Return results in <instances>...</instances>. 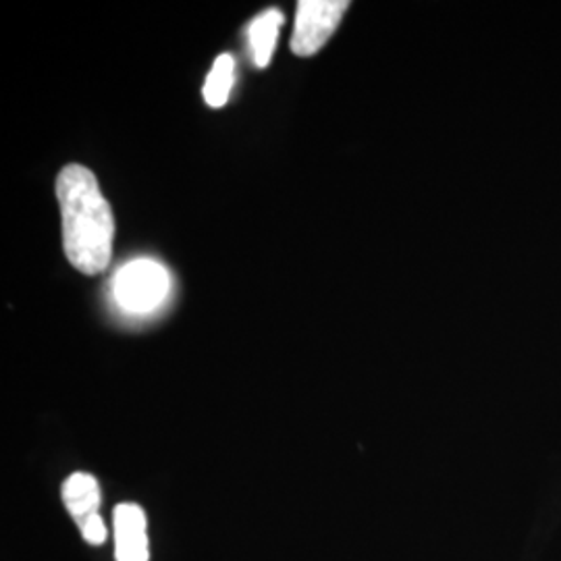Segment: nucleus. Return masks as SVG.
I'll list each match as a JSON object with an SVG mask.
<instances>
[{"label": "nucleus", "instance_id": "39448f33", "mask_svg": "<svg viewBox=\"0 0 561 561\" xmlns=\"http://www.w3.org/2000/svg\"><path fill=\"white\" fill-rule=\"evenodd\" d=\"M60 497L71 514V518L81 524L85 518L99 514L101 510V484L94 474L73 472L60 486Z\"/></svg>", "mask_w": 561, "mask_h": 561}, {"label": "nucleus", "instance_id": "20e7f679", "mask_svg": "<svg viewBox=\"0 0 561 561\" xmlns=\"http://www.w3.org/2000/svg\"><path fill=\"white\" fill-rule=\"evenodd\" d=\"M113 528H115V560H150L148 520L141 505L119 503L113 512Z\"/></svg>", "mask_w": 561, "mask_h": 561}, {"label": "nucleus", "instance_id": "f03ea898", "mask_svg": "<svg viewBox=\"0 0 561 561\" xmlns=\"http://www.w3.org/2000/svg\"><path fill=\"white\" fill-rule=\"evenodd\" d=\"M169 273L159 262L140 259L129 262L115 277V298L129 312H150L169 294Z\"/></svg>", "mask_w": 561, "mask_h": 561}, {"label": "nucleus", "instance_id": "7ed1b4c3", "mask_svg": "<svg viewBox=\"0 0 561 561\" xmlns=\"http://www.w3.org/2000/svg\"><path fill=\"white\" fill-rule=\"evenodd\" d=\"M347 0H301L298 2L296 30L291 36V50L298 57H312L337 30L345 15Z\"/></svg>", "mask_w": 561, "mask_h": 561}, {"label": "nucleus", "instance_id": "6e6552de", "mask_svg": "<svg viewBox=\"0 0 561 561\" xmlns=\"http://www.w3.org/2000/svg\"><path fill=\"white\" fill-rule=\"evenodd\" d=\"M80 530L81 537L90 545H102L108 537V528H106V522H104L101 514H94V516L81 522Z\"/></svg>", "mask_w": 561, "mask_h": 561}, {"label": "nucleus", "instance_id": "423d86ee", "mask_svg": "<svg viewBox=\"0 0 561 561\" xmlns=\"http://www.w3.org/2000/svg\"><path fill=\"white\" fill-rule=\"evenodd\" d=\"M283 21H285V18H283L279 9H268L252 21V25H250V46H252L254 62L259 67H266L271 62Z\"/></svg>", "mask_w": 561, "mask_h": 561}, {"label": "nucleus", "instance_id": "0eeeda50", "mask_svg": "<svg viewBox=\"0 0 561 561\" xmlns=\"http://www.w3.org/2000/svg\"><path fill=\"white\" fill-rule=\"evenodd\" d=\"M236 76V62L231 55H221L215 60L206 83H204V101L210 108H221L229 101L231 88H233V78Z\"/></svg>", "mask_w": 561, "mask_h": 561}, {"label": "nucleus", "instance_id": "f257e3e1", "mask_svg": "<svg viewBox=\"0 0 561 561\" xmlns=\"http://www.w3.org/2000/svg\"><path fill=\"white\" fill-rule=\"evenodd\" d=\"M57 201L67 261L83 275H101L113 254L115 221L96 175L81 164H67L57 178Z\"/></svg>", "mask_w": 561, "mask_h": 561}]
</instances>
